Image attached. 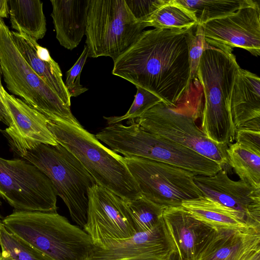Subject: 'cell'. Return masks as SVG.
<instances>
[{
	"label": "cell",
	"mask_w": 260,
	"mask_h": 260,
	"mask_svg": "<svg viewBox=\"0 0 260 260\" xmlns=\"http://www.w3.org/2000/svg\"><path fill=\"white\" fill-rule=\"evenodd\" d=\"M260 246V228H214L202 247L197 260H238Z\"/></svg>",
	"instance_id": "ac0fdd59"
},
{
	"label": "cell",
	"mask_w": 260,
	"mask_h": 260,
	"mask_svg": "<svg viewBox=\"0 0 260 260\" xmlns=\"http://www.w3.org/2000/svg\"><path fill=\"white\" fill-rule=\"evenodd\" d=\"M21 157L47 176L57 196L67 206L72 220L83 228L87 221L89 191L96 183L80 161L59 144H39Z\"/></svg>",
	"instance_id": "52a82bcc"
},
{
	"label": "cell",
	"mask_w": 260,
	"mask_h": 260,
	"mask_svg": "<svg viewBox=\"0 0 260 260\" xmlns=\"http://www.w3.org/2000/svg\"><path fill=\"white\" fill-rule=\"evenodd\" d=\"M239 67L232 52L206 44L197 73L204 98L201 129L208 138L219 144L228 146L235 140L230 104Z\"/></svg>",
	"instance_id": "277c9868"
},
{
	"label": "cell",
	"mask_w": 260,
	"mask_h": 260,
	"mask_svg": "<svg viewBox=\"0 0 260 260\" xmlns=\"http://www.w3.org/2000/svg\"><path fill=\"white\" fill-rule=\"evenodd\" d=\"M124 1L134 17L143 24L154 12L170 2V0Z\"/></svg>",
	"instance_id": "4dcf8cb0"
},
{
	"label": "cell",
	"mask_w": 260,
	"mask_h": 260,
	"mask_svg": "<svg viewBox=\"0 0 260 260\" xmlns=\"http://www.w3.org/2000/svg\"><path fill=\"white\" fill-rule=\"evenodd\" d=\"M173 247L162 218L151 230L132 237L94 246L87 260H171Z\"/></svg>",
	"instance_id": "5bb4252c"
},
{
	"label": "cell",
	"mask_w": 260,
	"mask_h": 260,
	"mask_svg": "<svg viewBox=\"0 0 260 260\" xmlns=\"http://www.w3.org/2000/svg\"><path fill=\"white\" fill-rule=\"evenodd\" d=\"M0 197L14 210L57 212V194L51 181L23 158L0 157Z\"/></svg>",
	"instance_id": "8fae6325"
},
{
	"label": "cell",
	"mask_w": 260,
	"mask_h": 260,
	"mask_svg": "<svg viewBox=\"0 0 260 260\" xmlns=\"http://www.w3.org/2000/svg\"><path fill=\"white\" fill-rule=\"evenodd\" d=\"M181 206L194 217L214 228L256 227L250 224L240 213L204 197L184 201Z\"/></svg>",
	"instance_id": "7402d4cb"
},
{
	"label": "cell",
	"mask_w": 260,
	"mask_h": 260,
	"mask_svg": "<svg viewBox=\"0 0 260 260\" xmlns=\"http://www.w3.org/2000/svg\"><path fill=\"white\" fill-rule=\"evenodd\" d=\"M9 14L7 0H0V17L8 18Z\"/></svg>",
	"instance_id": "d590c367"
},
{
	"label": "cell",
	"mask_w": 260,
	"mask_h": 260,
	"mask_svg": "<svg viewBox=\"0 0 260 260\" xmlns=\"http://www.w3.org/2000/svg\"><path fill=\"white\" fill-rule=\"evenodd\" d=\"M2 71L0 64V121H2L8 126L11 123V119L8 111L3 101V91L4 88L2 83Z\"/></svg>",
	"instance_id": "836d02e7"
},
{
	"label": "cell",
	"mask_w": 260,
	"mask_h": 260,
	"mask_svg": "<svg viewBox=\"0 0 260 260\" xmlns=\"http://www.w3.org/2000/svg\"><path fill=\"white\" fill-rule=\"evenodd\" d=\"M127 205L134 218L137 233L151 230L162 218L164 208L142 196L127 201Z\"/></svg>",
	"instance_id": "83f0119b"
},
{
	"label": "cell",
	"mask_w": 260,
	"mask_h": 260,
	"mask_svg": "<svg viewBox=\"0 0 260 260\" xmlns=\"http://www.w3.org/2000/svg\"><path fill=\"white\" fill-rule=\"evenodd\" d=\"M194 181L203 197L240 213L250 224L260 228V188L232 180L223 168L212 176L195 175Z\"/></svg>",
	"instance_id": "9a60e30c"
},
{
	"label": "cell",
	"mask_w": 260,
	"mask_h": 260,
	"mask_svg": "<svg viewBox=\"0 0 260 260\" xmlns=\"http://www.w3.org/2000/svg\"><path fill=\"white\" fill-rule=\"evenodd\" d=\"M226 151L228 164L240 180L260 188V149L236 142Z\"/></svg>",
	"instance_id": "cb8c5ba5"
},
{
	"label": "cell",
	"mask_w": 260,
	"mask_h": 260,
	"mask_svg": "<svg viewBox=\"0 0 260 260\" xmlns=\"http://www.w3.org/2000/svg\"><path fill=\"white\" fill-rule=\"evenodd\" d=\"M124 159L142 196L164 209L203 197L194 181L196 175L189 171L144 157Z\"/></svg>",
	"instance_id": "30bf717a"
},
{
	"label": "cell",
	"mask_w": 260,
	"mask_h": 260,
	"mask_svg": "<svg viewBox=\"0 0 260 260\" xmlns=\"http://www.w3.org/2000/svg\"><path fill=\"white\" fill-rule=\"evenodd\" d=\"M137 93L130 108L122 116L104 117L108 124L118 123L128 119L133 120L139 118L147 111L153 107L161 100L150 91L139 86H136Z\"/></svg>",
	"instance_id": "f1b7e54d"
},
{
	"label": "cell",
	"mask_w": 260,
	"mask_h": 260,
	"mask_svg": "<svg viewBox=\"0 0 260 260\" xmlns=\"http://www.w3.org/2000/svg\"><path fill=\"white\" fill-rule=\"evenodd\" d=\"M12 28L37 41L45 36L46 18L40 0H7Z\"/></svg>",
	"instance_id": "603a6c76"
},
{
	"label": "cell",
	"mask_w": 260,
	"mask_h": 260,
	"mask_svg": "<svg viewBox=\"0 0 260 260\" xmlns=\"http://www.w3.org/2000/svg\"><path fill=\"white\" fill-rule=\"evenodd\" d=\"M236 142L260 149V131L238 129L236 131Z\"/></svg>",
	"instance_id": "d6a6232c"
},
{
	"label": "cell",
	"mask_w": 260,
	"mask_h": 260,
	"mask_svg": "<svg viewBox=\"0 0 260 260\" xmlns=\"http://www.w3.org/2000/svg\"><path fill=\"white\" fill-rule=\"evenodd\" d=\"M1 252L14 260H53L27 242L8 231L0 223Z\"/></svg>",
	"instance_id": "4316f807"
},
{
	"label": "cell",
	"mask_w": 260,
	"mask_h": 260,
	"mask_svg": "<svg viewBox=\"0 0 260 260\" xmlns=\"http://www.w3.org/2000/svg\"><path fill=\"white\" fill-rule=\"evenodd\" d=\"M196 26L143 30L114 62L112 74L150 91L166 105L175 106L191 80L188 47Z\"/></svg>",
	"instance_id": "6da1fadb"
},
{
	"label": "cell",
	"mask_w": 260,
	"mask_h": 260,
	"mask_svg": "<svg viewBox=\"0 0 260 260\" xmlns=\"http://www.w3.org/2000/svg\"><path fill=\"white\" fill-rule=\"evenodd\" d=\"M145 27L153 26L157 29H184L196 26L194 17L174 0L162 6L144 23Z\"/></svg>",
	"instance_id": "484cf974"
},
{
	"label": "cell",
	"mask_w": 260,
	"mask_h": 260,
	"mask_svg": "<svg viewBox=\"0 0 260 260\" xmlns=\"http://www.w3.org/2000/svg\"><path fill=\"white\" fill-rule=\"evenodd\" d=\"M89 0H51V16L59 44L76 48L85 35Z\"/></svg>",
	"instance_id": "ffe728a7"
},
{
	"label": "cell",
	"mask_w": 260,
	"mask_h": 260,
	"mask_svg": "<svg viewBox=\"0 0 260 260\" xmlns=\"http://www.w3.org/2000/svg\"><path fill=\"white\" fill-rule=\"evenodd\" d=\"M11 34L15 46L34 72L70 107L71 97L63 81L60 67L48 49L24 34L14 31H11Z\"/></svg>",
	"instance_id": "d6986e66"
},
{
	"label": "cell",
	"mask_w": 260,
	"mask_h": 260,
	"mask_svg": "<svg viewBox=\"0 0 260 260\" xmlns=\"http://www.w3.org/2000/svg\"><path fill=\"white\" fill-rule=\"evenodd\" d=\"M162 218L178 259L197 260L214 228L194 217L182 206L165 208Z\"/></svg>",
	"instance_id": "e0dca14e"
},
{
	"label": "cell",
	"mask_w": 260,
	"mask_h": 260,
	"mask_svg": "<svg viewBox=\"0 0 260 260\" xmlns=\"http://www.w3.org/2000/svg\"><path fill=\"white\" fill-rule=\"evenodd\" d=\"M88 57V50L85 45L78 60L66 72L64 83L71 97H76L88 90L80 83L81 73Z\"/></svg>",
	"instance_id": "f546056e"
},
{
	"label": "cell",
	"mask_w": 260,
	"mask_h": 260,
	"mask_svg": "<svg viewBox=\"0 0 260 260\" xmlns=\"http://www.w3.org/2000/svg\"><path fill=\"white\" fill-rule=\"evenodd\" d=\"M204 102L203 88L196 77L175 106L160 102L135 121L144 131L187 147L223 168L229 164L228 146L210 140L196 122L201 119Z\"/></svg>",
	"instance_id": "7a4b0ae2"
},
{
	"label": "cell",
	"mask_w": 260,
	"mask_h": 260,
	"mask_svg": "<svg viewBox=\"0 0 260 260\" xmlns=\"http://www.w3.org/2000/svg\"><path fill=\"white\" fill-rule=\"evenodd\" d=\"M0 260H14V259H13L12 258H11L10 256H9L7 254L1 252V256L0 257Z\"/></svg>",
	"instance_id": "8d00e7d4"
},
{
	"label": "cell",
	"mask_w": 260,
	"mask_h": 260,
	"mask_svg": "<svg viewBox=\"0 0 260 260\" xmlns=\"http://www.w3.org/2000/svg\"><path fill=\"white\" fill-rule=\"evenodd\" d=\"M2 95L11 121L5 131L20 157L39 144H58L47 126L46 116L5 89Z\"/></svg>",
	"instance_id": "2e32d148"
},
{
	"label": "cell",
	"mask_w": 260,
	"mask_h": 260,
	"mask_svg": "<svg viewBox=\"0 0 260 260\" xmlns=\"http://www.w3.org/2000/svg\"><path fill=\"white\" fill-rule=\"evenodd\" d=\"M47 118V126L58 143L74 155L97 184L127 201L142 196L124 157L103 145L80 124L57 117Z\"/></svg>",
	"instance_id": "3957f363"
},
{
	"label": "cell",
	"mask_w": 260,
	"mask_h": 260,
	"mask_svg": "<svg viewBox=\"0 0 260 260\" xmlns=\"http://www.w3.org/2000/svg\"><path fill=\"white\" fill-rule=\"evenodd\" d=\"M145 28L124 0H89L85 33L88 57L108 56L114 62L138 40Z\"/></svg>",
	"instance_id": "9c48e42d"
},
{
	"label": "cell",
	"mask_w": 260,
	"mask_h": 260,
	"mask_svg": "<svg viewBox=\"0 0 260 260\" xmlns=\"http://www.w3.org/2000/svg\"><path fill=\"white\" fill-rule=\"evenodd\" d=\"M102 128L95 137L124 157H141L174 166L196 175L212 176L222 168L214 161L171 140L142 129L135 119Z\"/></svg>",
	"instance_id": "8992f818"
},
{
	"label": "cell",
	"mask_w": 260,
	"mask_h": 260,
	"mask_svg": "<svg viewBox=\"0 0 260 260\" xmlns=\"http://www.w3.org/2000/svg\"><path fill=\"white\" fill-rule=\"evenodd\" d=\"M205 43L232 52L239 47L255 56L260 55V4L254 2L233 13L201 24Z\"/></svg>",
	"instance_id": "4fadbf2b"
},
{
	"label": "cell",
	"mask_w": 260,
	"mask_h": 260,
	"mask_svg": "<svg viewBox=\"0 0 260 260\" xmlns=\"http://www.w3.org/2000/svg\"><path fill=\"white\" fill-rule=\"evenodd\" d=\"M206 45L202 26L201 24H198L195 27L188 47L191 80L197 77L200 58L205 49Z\"/></svg>",
	"instance_id": "1f68e13d"
},
{
	"label": "cell",
	"mask_w": 260,
	"mask_h": 260,
	"mask_svg": "<svg viewBox=\"0 0 260 260\" xmlns=\"http://www.w3.org/2000/svg\"><path fill=\"white\" fill-rule=\"evenodd\" d=\"M2 202L1 201V197H0V206L2 205ZM3 218L4 217L2 216V215L0 213V223H2V220L3 219Z\"/></svg>",
	"instance_id": "74e56055"
},
{
	"label": "cell",
	"mask_w": 260,
	"mask_h": 260,
	"mask_svg": "<svg viewBox=\"0 0 260 260\" xmlns=\"http://www.w3.org/2000/svg\"><path fill=\"white\" fill-rule=\"evenodd\" d=\"M174 1L188 10L199 24L230 15L254 2L253 0Z\"/></svg>",
	"instance_id": "d4e9b609"
},
{
	"label": "cell",
	"mask_w": 260,
	"mask_h": 260,
	"mask_svg": "<svg viewBox=\"0 0 260 260\" xmlns=\"http://www.w3.org/2000/svg\"><path fill=\"white\" fill-rule=\"evenodd\" d=\"M0 64L8 90L47 118L80 123L57 93L31 69L13 43L11 30L0 17Z\"/></svg>",
	"instance_id": "ba28073f"
},
{
	"label": "cell",
	"mask_w": 260,
	"mask_h": 260,
	"mask_svg": "<svg viewBox=\"0 0 260 260\" xmlns=\"http://www.w3.org/2000/svg\"><path fill=\"white\" fill-rule=\"evenodd\" d=\"M95 246L130 238L137 229L127 201L95 184L89 190L87 221L83 227Z\"/></svg>",
	"instance_id": "7c38bea8"
},
{
	"label": "cell",
	"mask_w": 260,
	"mask_h": 260,
	"mask_svg": "<svg viewBox=\"0 0 260 260\" xmlns=\"http://www.w3.org/2000/svg\"><path fill=\"white\" fill-rule=\"evenodd\" d=\"M2 223L53 260H87L95 246L84 230L57 212L14 210Z\"/></svg>",
	"instance_id": "5b68a950"
},
{
	"label": "cell",
	"mask_w": 260,
	"mask_h": 260,
	"mask_svg": "<svg viewBox=\"0 0 260 260\" xmlns=\"http://www.w3.org/2000/svg\"><path fill=\"white\" fill-rule=\"evenodd\" d=\"M238 260H260V246L247 252Z\"/></svg>",
	"instance_id": "e575fe53"
},
{
	"label": "cell",
	"mask_w": 260,
	"mask_h": 260,
	"mask_svg": "<svg viewBox=\"0 0 260 260\" xmlns=\"http://www.w3.org/2000/svg\"><path fill=\"white\" fill-rule=\"evenodd\" d=\"M230 109L236 131L247 121L260 117V78L258 76L239 68L232 90Z\"/></svg>",
	"instance_id": "44dd1931"
}]
</instances>
